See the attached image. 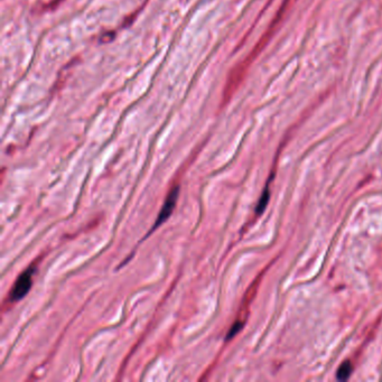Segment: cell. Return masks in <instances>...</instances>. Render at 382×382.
Masks as SVG:
<instances>
[{
    "label": "cell",
    "instance_id": "obj_1",
    "mask_svg": "<svg viewBox=\"0 0 382 382\" xmlns=\"http://www.w3.org/2000/svg\"><path fill=\"white\" fill-rule=\"evenodd\" d=\"M38 261H34L21 273L11 286L10 290L8 291V297L6 299L7 304L18 303L24 297L28 294L30 288L33 286L34 276L37 272Z\"/></svg>",
    "mask_w": 382,
    "mask_h": 382
},
{
    "label": "cell",
    "instance_id": "obj_3",
    "mask_svg": "<svg viewBox=\"0 0 382 382\" xmlns=\"http://www.w3.org/2000/svg\"><path fill=\"white\" fill-rule=\"evenodd\" d=\"M352 369H353L352 364H351L349 361L342 363V366L339 368V370H337V373H336L337 379L340 381L348 379L351 375V372H352Z\"/></svg>",
    "mask_w": 382,
    "mask_h": 382
},
{
    "label": "cell",
    "instance_id": "obj_2",
    "mask_svg": "<svg viewBox=\"0 0 382 382\" xmlns=\"http://www.w3.org/2000/svg\"><path fill=\"white\" fill-rule=\"evenodd\" d=\"M180 191H181V185H179V184L174 185L170 190V192H168L165 201H164V204L161 208V211H159L156 220H155L154 225L152 226V228H150V230L148 231V233L143 238V241L147 239L150 234L154 233L155 231L159 228V226L163 225L168 219H170L171 215L173 214V212H174V210H175V207H176L177 199H179V196H180Z\"/></svg>",
    "mask_w": 382,
    "mask_h": 382
},
{
    "label": "cell",
    "instance_id": "obj_4",
    "mask_svg": "<svg viewBox=\"0 0 382 382\" xmlns=\"http://www.w3.org/2000/svg\"><path fill=\"white\" fill-rule=\"evenodd\" d=\"M268 199H269V191H268V189H266V191H264V193H263V196H261V198L259 199L258 205H257V207H256L257 214H261V213L264 212L266 206H267Z\"/></svg>",
    "mask_w": 382,
    "mask_h": 382
}]
</instances>
